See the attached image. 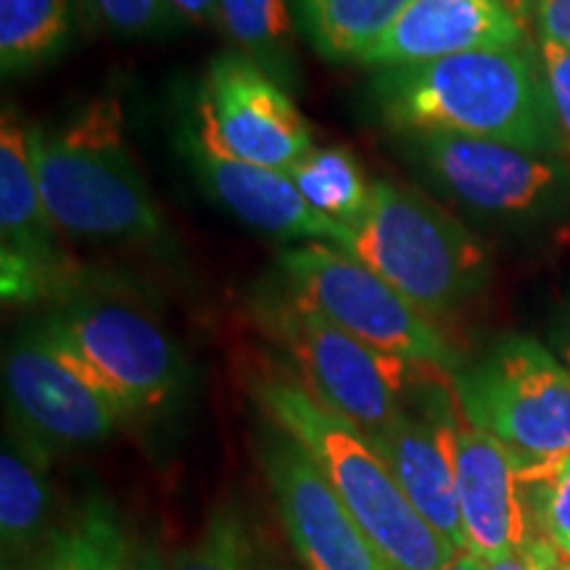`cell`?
I'll return each mask as SVG.
<instances>
[{
    "mask_svg": "<svg viewBox=\"0 0 570 570\" xmlns=\"http://www.w3.org/2000/svg\"><path fill=\"white\" fill-rule=\"evenodd\" d=\"M370 98L399 132L468 135L562 154L541 61L523 46L377 69Z\"/></svg>",
    "mask_w": 570,
    "mask_h": 570,
    "instance_id": "cell-1",
    "label": "cell"
},
{
    "mask_svg": "<svg viewBox=\"0 0 570 570\" xmlns=\"http://www.w3.org/2000/svg\"><path fill=\"white\" fill-rule=\"evenodd\" d=\"M114 92L85 101L67 122L30 127V151L56 230L82 240L156 244L164 217L127 146Z\"/></svg>",
    "mask_w": 570,
    "mask_h": 570,
    "instance_id": "cell-2",
    "label": "cell"
},
{
    "mask_svg": "<svg viewBox=\"0 0 570 570\" xmlns=\"http://www.w3.org/2000/svg\"><path fill=\"white\" fill-rule=\"evenodd\" d=\"M267 420L306 449L360 529L394 570H446L454 550L420 518L365 433L317 402L302 383L262 377L254 386Z\"/></svg>",
    "mask_w": 570,
    "mask_h": 570,
    "instance_id": "cell-3",
    "label": "cell"
},
{
    "mask_svg": "<svg viewBox=\"0 0 570 570\" xmlns=\"http://www.w3.org/2000/svg\"><path fill=\"white\" fill-rule=\"evenodd\" d=\"M352 256L394 285L428 320L454 315L487 288L489 252L417 190L375 180L365 217L348 227Z\"/></svg>",
    "mask_w": 570,
    "mask_h": 570,
    "instance_id": "cell-4",
    "label": "cell"
},
{
    "mask_svg": "<svg viewBox=\"0 0 570 570\" xmlns=\"http://www.w3.org/2000/svg\"><path fill=\"white\" fill-rule=\"evenodd\" d=\"M254 312L294 367L302 386L367 439L402 415L415 386L417 365L383 354L317 315L283 285L256 291Z\"/></svg>",
    "mask_w": 570,
    "mask_h": 570,
    "instance_id": "cell-5",
    "label": "cell"
},
{
    "mask_svg": "<svg viewBox=\"0 0 570 570\" xmlns=\"http://www.w3.org/2000/svg\"><path fill=\"white\" fill-rule=\"evenodd\" d=\"M35 327L59 360L111 399L127 420L164 410L188 381V365L173 336L127 304L80 298Z\"/></svg>",
    "mask_w": 570,
    "mask_h": 570,
    "instance_id": "cell-6",
    "label": "cell"
},
{
    "mask_svg": "<svg viewBox=\"0 0 570 570\" xmlns=\"http://www.w3.org/2000/svg\"><path fill=\"white\" fill-rule=\"evenodd\" d=\"M452 381L460 415L502 441L520 468L570 454V367L550 348L504 336Z\"/></svg>",
    "mask_w": 570,
    "mask_h": 570,
    "instance_id": "cell-7",
    "label": "cell"
},
{
    "mask_svg": "<svg viewBox=\"0 0 570 570\" xmlns=\"http://www.w3.org/2000/svg\"><path fill=\"white\" fill-rule=\"evenodd\" d=\"M277 269L291 296L362 344L425 370L452 375L460 370L458 354L433 320L344 248L309 240L285 248Z\"/></svg>",
    "mask_w": 570,
    "mask_h": 570,
    "instance_id": "cell-8",
    "label": "cell"
},
{
    "mask_svg": "<svg viewBox=\"0 0 570 570\" xmlns=\"http://www.w3.org/2000/svg\"><path fill=\"white\" fill-rule=\"evenodd\" d=\"M410 161L470 212L544 219L570 204V161L510 142L449 132H402Z\"/></svg>",
    "mask_w": 570,
    "mask_h": 570,
    "instance_id": "cell-9",
    "label": "cell"
},
{
    "mask_svg": "<svg viewBox=\"0 0 570 570\" xmlns=\"http://www.w3.org/2000/svg\"><path fill=\"white\" fill-rule=\"evenodd\" d=\"M194 132L212 151L281 173L317 148L291 92L238 51L206 69Z\"/></svg>",
    "mask_w": 570,
    "mask_h": 570,
    "instance_id": "cell-10",
    "label": "cell"
},
{
    "mask_svg": "<svg viewBox=\"0 0 570 570\" xmlns=\"http://www.w3.org/2000/svg\"><path fill=\"white\" fill-rule=\"evenodd\" d=\"M3 389L13 431L51 454L101 444L127 420L111 399L59 360L35 325L6 348Z\"/></svg>",
    "mask_w": 570,
    "mask_h": 570,
    "instance_id": "cell-11",
    "label": "cell"
},
{
    "mask_svg": "<svg viewBox=\"0 0 570 570\" xmlns=\"http://www.w3.org/2000/svg\"><path fill=\"white\" fill-rule=\"evenodd\" d=\"M262 468L283 531L306 570H394L306 449L273 420L262 441Z\"/></svg>",
    "mask_w": 570,
    "mask_h": 570,
    "instance_id": "cell-12",
    "label": "cell"
},
{
    "mask_svg": "<svg viewBox=\"0 0 570 570\" xmlns=\"http://www.w3.org/2000/svg\"><path fill=\"white\" fill-rule=\"evenodd\" d=\"M0 233H3V298L38 302L67 283L69 267L56 246L30 151V127L6 106L0 119Z\"/></svg>",
    "mask_w": 570,
    "mask_h": 570,
    "instance_id": "cell-13",
    "label": "cell"
},
{
    "mask_svg": "<svg viewBox=\"0 0 570 570\" xmlns=\"http://www.w3.org/2000/svg\"><path fill=\"white\" fill-rule=\"evenodd\" d=\"M460 420L446 402L428 399L425 407H404L402 415L367 439L386 462L399 489L431 529L458 552H468L458 499Z\"/></svg>",
    "mask_w": 570,
    "mask_h": 570,
    "instance_id": "cell-14",
    "label": "cell"
},
{
    "mask_svg": "<svg viewBox=\"0 0 570 570\" xmlns=\"http://www.w3.org/2000/svg\"><path fill=\"white\" fill-rule=\"evenodd\" d=\"M523 0H410L396 24L360 63L404 67L525 40Z\"/></svg>",
    "mask_w": 570,
    "mask_h": 570,
    "instance_id": "cell-15",
    "label": "cell"
},
{
    "mask_svg": "<svg viewBox=\"0 0 570 570\" xmlns=\"http://www.w3.org/2000/svg\"><path fill=\"white\" fill-rule=\"evenodd\" d=\"M458 499L468 552L481 562L523 550L537 533L518 458L465 417L458 431Z\"/></svg>",
    "mask_w": 570,
    "mask_h": 570,
    "instance_id": "cell-16",
    "label": "cell"
},
{
    "mask_svg": "<svg viewBox=\"0 0 570 570\" xmlns=\"http://www.w3.org/2000/svg\"><path fill=\"white\" fill-rule=\"evenodd\" d=\"M183 146L206 194L217 198L240 223L277 235V238H296L306 244L317 240V244L346 248L348 227L312 209L288 173L256 167V164L212 151L196 138L194 130L183 135Z\"/></svg>",
    "mask_w": 570,
    "mask_h": 570,
    "instance_id": "cell-17",
    "label": "cell"
},
{
    "mask_svg": "<svg viewBox=\"0 0 570 570\" xmlns=\"http://www.w3.org/2000/svg\"><path fill=\"white\" fill-rule=\"evenodd\" d=\"M51 452L19 431H6L0 454V552L3 570H21L56 529Z\"/></svg>",
    "mask_w": 570,
    "mask_h": 570,
    "instance_id": "cell-18",
    "label": "cell"
},
{
    "mask_svg": "<svg viewBox=\"0 0 570 570\" xmlns=\"http://www.w3.org/2000/svg\"><path fill=\"white\" fill-rule=\"evenodd\" d=\"M135 544L122 512L101 489H90L21 570H127Z\"/></svg>",
    "mask_w": 570,
    "mask_h": 570,
    "instance_id": "cell-19",
    "label": "cell"
},
{
    "mask_svg": "<svg viewBox=\"0 0 570 570\" xmlns=\"http://www.w3.org/2000/svg\"><path fill=\"white\" fill-rule=\"evenodd\" d=\"M298 30L331 61L365 59L410 0H291Z\"/></svg>",
    "mask_w": 570,
    "mask_h": 570,
    "instance_id": "cell-20",
    "label": "cell"
},
{
    "mask_svg": "<svg viewBox=\"0 0 570 570\" xmlns=\"http://www.w3.org/2000/svg\"><path fill=\"white\" fill-rule=\"evenodd\" d=\"M219 19L235 51L288 92L298 88L296 17L288 0H219Z\"/></svg>",
    "mask_w": 570,
    "mask_h": 570,
    "instance_id": "cell-21",
    "label": "cell"
},
{
    "mask_svg": "<svg viewBox=\"0 0 570 570\" xmlns=\"http://www.w3.org/2000/svg\"><path fill=\"white\" fill-rule=\"evenodd\" d=\"M69 0H0V69L24 75L56 59L69 42Z\"/></svg>",
    "mask_w": 570,
    "mask_h": 570,
    "instance_id": "cell-22",
    "label": "cell"
},
{
    "mask_svg": "<svg viewBox=\"0 0 570 570\" xmlns=\"http://www.w3.org/2000/svg\"><path fill=\"white\" fill-rule=\"evenodd\" d=\"M288 177L304 202L333 223L354 227L365 217L373 183H367L360 159L346 148H315L288 169Z\"/></svg>",
    "mask_w": 570,
    "mask_h": 570,
    "instance_id": "cell-23",
    "label": "cell"
},
{
    "mask_svg": "<svg viewBox=\"0 0 570 570\" xmlns=\"http://www.w3.org/2000/svg\"><path fill=\"white\" fill-rule=\"evenodd\" d=\"M169 570H256L252 533L233 504H219L202 537L169 560Z\"/></svg>",
    "mask_w": 570,
    "mask_h": 570,
    "instance_id": "cell-24",
    "label": "cell"
},
{
    "mask_svg": "<svg viewBox=\"0 0 570 570\" xmlns=\"http://www.w3.org/2000/svg\"><path fill=\"white\" fill-rule=\"evenodd\" d=\"M531 525L570 558V454L547 465L520 468Z\"/></svg>",
    "mask_w": 570,
    "mask_h": 570,
    "instance_id": "cell-25",
    "label": "cell"
},
{
    "mask_svg": "<svg viewBox=\"0 0 570 570\" xmlns=\"http://www.w3.org/2000/svg\"><path fill=\"white\" fill-rule=\"evenodd\" d=\"M106 32L125 40L161 38L183 24L167 0H85Z\"/></svg>",
    "mask_w": 570,
    "mask_h": 570,
    "instance_id": "cell-26",
    "label": "cell"
},
{
    "mask_svg": "<svg viewBox=\"0 0 570 570\" xmlns=\"http://www.w3.org/2000/svg\"><path fill=\"white\" fill-rule=\"evenodd\" d=\"M539 61L562 154L570 156V48L550 40H539Z\"/></svg>",
    "mask_w": 570,
    "mask_h": 570,
    "instance_id": "cell-27",
    "label": "cell"
},
{
    "mask_svg": "<svg viewBox=\"0 0 570 570\" xmlns=\"http://www.w3.org/2000/svg\"><path fill=\"white\" fill-rule=\"evenodd\" d=\"M560 558H566V554L554 550L544 537L533 533L523 550L510 552L504 554V558H497L491 562H483V570H550Z\"/></svg>",
    "mask_w": 570,
    "mask_h": 570,
    "instance_id": "cell-28",
    "label": "cell"
},
{
    "mask_svg": "<svg viewBox=\"0 0 570 570\" xmlns=\"http://www.w3.org/2000/svg\"><path fill=\"white\" fill-rule=\"evenodd\" d=\"M541 40L570 48V0H533Z\"/></svg>",
    "mask_w": 570,
    "mask_h": 570,
    "instance_id": "cell-29",
    "label": "cell"
},
{
    "mask_svg": "<svg viewBox=\"0 0 570 570\" xmlns=\"http://www.w3.org/2000/svg\"><path fill=\"white\" fill-rule=\"evenodd\" d=\"M169 9L177 13L183 24L198 27H217L223 30V19H219V0H167Z\"/></svg>",
    "mask_w": 570,
    "mask_h": 570,
    "instance_id": "cell-30",
    "label": "cell"
},
{
    "mask_svg": "<svg viewBox=\"0 0 570 570\" xmlns=\"http://www.w3.org/2000/svg\"><path fill=\"white\" fill-rule=\"evenodd\" d=\"M127 570H169V560L164 558L159 544H146L135 550V558Z\"/></svg>",
    "mask_w": 570,
    "mask_h": 570,
    "instance_id": "cell-31",
    "label": "cell"
},
{
    "mask_svg": "<svg viewBox=\"0 0 570 570\" xmlns=\"http://www.w3.org/2000/svg\"><path fill=\"white\" fill-rule=\"evenodd\" d=\"M554 341H558V352L562 356V362H566V365L570 367V309H568V315L562 317V325H560V331H558V336H554Z\"/></svg>",
    "mask_w": 570,
    "mask_h": 570,
    "instance_id": "cell-32",
    "label": "cell"
},
{
    "mask_svg": "<svg viewBox=\"0 0 570 570\" xmlns=\"http://www.w3.org/2000/svg\"><path fill=\"white\" fill-rule=\"evenodd\" d=\"M446 570H483V562L470 552H458L454 560L446 566Z\"/></svg>",
    "mask_w": 570,
    "mask_h": 570,
    "instance_id": "cell-33",
    "label": "cell"
},
{
    "mask_svg": "<svg viewBox=\"0 0 570 570\" xmlns=\"http://www.w3.org/2000/svg\"><path fill=\"white\" fill-rule=\"evenodd\" d=\"M550 570H570V558H560Z\"/></svg>",
    "mask_w": 570,
    "mask_h": 570,
    "instance_id": "cell-34",
    "label": "cell"
}]
</instances>
